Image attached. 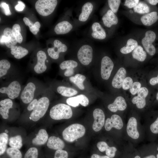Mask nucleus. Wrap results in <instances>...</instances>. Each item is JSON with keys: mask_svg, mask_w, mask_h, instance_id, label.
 <instances>
[{"mask_svg": "<svg viewBox=\"0 0 158 158\" xmlns=\"http://www.w3.org/2000/svg\"><path fill=\"white\" fill-rule=\"evenodd\" d=\"M8 141V135L5 133L0 134V155L3 154L6 150Z\"/></svg>", "mask_w": 158, "mask_h": 158, "instance_id": "36", "label": "nucleus"}, {"mask_svg": "<svg viewBox=\"0 0 158 158\" xmlns=\"http://www.w3.org/2000/svg\"><path fill=\"white\" fill-rule=\"evenodd\" d=\"M133 57L140 61H144L147 57V54L144 50L143 48L140 45H138L133 51Z\"/></svg>", "mask_w": 158, "mask_h": 158, "instance_id": "32", "label": "nucleus"}, {"mask_svg": "<svg viewBox=\"0 0 158 158\" xmlns=\"http://www.w3.org/2000/svg\"><path fill=\"white\" fill-rule=\"evenodd\" d=\"M157 150L158 151V147L157 148ZM157 158H158V154L157 155Z\"/></svg>", "mask_w": 158, "mask_h": 158, "instance_id": "60", "label": "nucleus"}, {"mask_svg": "<svg viewBox=\"0 0 158 158\" xmlns=\"http://www.w3.org/2000/svg\"><path fill=\"white\" fill-rule=\"evenodd\" d=\"M0 42L1 44L5 43L9 48L16 45L18 42L13 33L12 29L6 28L4 29L3 35L1 37Z\"/></svg>", "mask_w": 158, "mask_h": 158, "instance_id": "14", "label": "nucleus"}, {"mask_svg": "<svg viewBox=\"0 0 158 158\" xmlns=\"http://www.w3.org/2000/svg\"><path fill=\"white\" fill-rule=\"evenodd\" d=\"M117 150V148L115 147H109L105 151L106 154L111 158H113L115 155Z\"/></svg>", "mask_w": 158, "mask_h": 158, "instance_id": "46", "label": "nucleus"}, {"mask_svg": "<svg viewBox=\"0 0 158 158\" xmlns=\"http://www.w3.org/2000/svg\"><path fill=\"white\" fill-rule=\"evenodd\" d=\"M11 64L9 61L5 59L0 61V78L1 79L6 78L11 73L9 71L11 69Z\"/></svg>", "mask_w": 158, "mask_h": 158, "instance_id": "28", "label": "nucleus"}, {"mask_svg": "<svg viewBox=\"0 0 158 158\" xmlns=\"http://www.w3.org/2000/svg\"><path fill=\"white\" fill-rule=\"evenodd\" d=\"M97 147L99 150L102 152L105 151L109 147L107 143L104 141H100L98 142Z\"/></svg>", "mask_w": 158, "mask_h": 158, "instance_id": "47", "label": "nucleus"}, {"mask_svg": "<svg viewBox=\"0 0 158 158\" xmlns=\"http://www.w3.org/2000/svg\"><path fill=\"white\" fill-rule=\"evenodd\" d=\"M130 13H132L133 12V11L132 10H130Z\"/></svg>", "mask_w": 158, "mask_h": 158, "instance_id": "61", "label": "nucleus"}, {"mask_svg": "<svg viewBox=\"0 0 158 158\" xmlns=\"http://www.w3.org/2000/svg\"><path fill=\"white\" fill-rule=\"evenodd\" d=\"M123 123L121 117L117 114H113L111 118H107L105 121L104 127L106 130L109 131L114 128L120 130L123 127Z\"/></svg>", "mask_w": 158, "mask_h": 158, "instance_id": "13", "label": "nucleus"}, {"mask_svg": "<svg viewBox=\"0 0 158 158\" xmlns=\"http://www.w3.org/2000/svg\"><path fill=\"white\" fill-rule=\"evenodd\" d=\"M77 56L80 63L84 66L89 65L92 61L93 51L92 47L88 44H84L78 49Z\"/></svg>", "mask_w": 158, "mask_h": 158, "instance_id": "7", "label": "nucleus"}, {"mask_svg": "<svg viewBox=\"0 0 158 158\" xmlns=\"http://www.w3.org/2000/svg\"><path fill=\"white\" fill-rule=\"evenodd\" d=\"M49 90L46 88L41 93L36 106L31 111L29 117L32 121H37L46 113L50 102Z\"/></svg>", "mask_w": 158, "mask_h": 158, "instance_id": "2", "label": "nucleus"}, {"mask_svg": "<svg viewBox=\"0 0 158 158\" xmlns=\"http://www.w3.org/2000/svg\"><path fill=\"white\" fill-rule=\"evenodd\" d=\"M47 146L49 149L58 150L62 149L65 146V143L60 138L54 136H51L48 139Z\"/></svg>", "mask_w": 158, "mask_h": 158, "instance_id": "23", "label": "nucleus"}, {"mask_svg": "<svg viewBox=\"0 0 158 158\" xmlns=\"http://www.w3.org/2000/svg\"><path fill=\"white\" fill-rule=\"evenodd\" d=\"M93 8V5L91 2L85 3L82 7L81 13L79 16V20L81 22L87 21L92 12Z\"/></svg>", "mask_w": 158, "mask_h": 158, "instance_id": "26", "label": "nucleus"}, {"mask_svg": "<svg viewBox=\"0 0 158 158\" xmlns=\"http://www.w3.org/2000/svg\"><path fill=\"white\" fill-rule=\"evenodd\" d=\"M23 20L25 25L29 26V28H32L34 25V24L27 17H24Z\"/></svg>", "mask_w": 158, "mask_h": 158, "instance_id": "53", "label": "nucleus"}, {"mask_svg": "<svg viewBox=\"0 0 158 158\" xmlns=\"http://www.w3.org/2000/svg\"><path fill=\"white\" fill-rule=\"evenodd\" d=\"M90 158H111L107 155H100L97 154H93L91 156Z\"/></svg>", "mask_w": 158, "mask_h": 158, "instance_id": "55", "label": "nucleus"}, {"mask_svg": "<svg viewBox=\"0 0 158 158\" xmlns=\"http://www.w3.org/2000/svg\"><path fill=\"white\" fill-rule=\"evenodd\" d=\"M12 100L5 98L0 101V114L4 119H7L9 117V110L13 107Z\"/></svg>", "mask_w": 158, "mask_h": 158, "instance_id": "18", "label": "nucleus"}, {"mask_svg": "<svg viewBox=\"0 0 158 158\" xmlns=\"http://www.w3.org/2000/svg\"><path fill=\"white\" fill-rule=\"evenodd\" d=\"M48 135L46 130L44 129H40L36 137L32 140V143L36 145H44L48 140Z\"/></svg>", "mask_w": 158, "mask_h": 158, "instance_id": "25", "label": "nucleus"}, {"mask_svg": "<svg viewBox=\"0 0 158 158\" xmlns=\"http://www.w3.org/2000/svg\"><path fill=\"white\" fill-rule=\"evenodd\" d=\"M73 26L69 22L64 20L58 23L55 26L54 30L58 35L66 34L72 29Z\"/></svg>", "mask_w": 158, "mask_h": 158, "instance_id": "24", "label": "nucleus"}, {"mask_svg": "<svg viewBox=\"0 0 158 158\" xmlns=\"http://www.w3.org/2000/svg\"><path fill=\"white\" fill-rule=\"evenodd\" d=\"M42 92L36 97L33 100L28 104L27 107V109L28 111H31L33 110L37 104L41 93Z\"/></svg>", "mask_w": 158, "mask_h": 158, "instance_id": "45", "label": "nucleus"}, {"mask_svg": "<svg viewBox=\"0 0 158 158\" xmlns=\"http://www.w3.org/2000/svg\"><path fill=\"white\" fill-rule=\"evenodd\" d=\"M18 4L15 7V10L17 11H22L23 10L25 7V5L22 1H18Z\"/></svg>", "mask_w": 158, "mask_h": 158, "instance_id": "52", "label": "nucleus"}, {"mask_svg": "<svg viewBox=\"0 0 158 158\" xmlns=\"http://www.w3.org/2000/svg\"><path fill=\"white\" fill-rule=\"evenodd\" d=\"M156 37V34L154 32L148 30L146 32L145 37L142 40V43L144 49L151 56L154 55L156 52L155 47L152 44Z\"/></svg>", "mask_w": 158, "mask_h": 158, "instance_id": "8", "label": "nucleus"}, {"mask_svg": "<svg viewBox=\"0 0 158 158\" xmlns=\"http://www.w3.org/2000/svg\"><path fill=\"white\" fill-rule=\"evenodd\" d=\"M9 145L12 147L20 149L23 146L22 139L21 136L17 135L10 138L9 140Z\"/></svg>", "mask_w": 158, "mask_h": 158, "instance_id": "34", "label": "nucleus"}, {"mask_svg": "<svg viewBox=\"0 0 158 158\" xmlns=\"http://www.w3.org/2000/svg\"><path fill=\"white\" fill-rule=\"evenodd\" d=\"M40 26V23L39 22L37 21L34 24L33 26L29 29L31 32L33 34L36 35L39 31Z\"/></svg>", "mask_w": 158, "mask_h": 158, "instance_id": "51", "label": "nucleus"}, {"mask_svg": "<svg viewBox=\"0 0 158 158\" xmlns=\"http://www.w3.org/2000/svg\"><path fill=\"white\" fill-rule=\"evenodd\" d=\"M6 83L0 87L1 96H6L12 100L19 97L23 89L20 82L13 80Z\"/></svg>", "mask_w": 158, "mask_h": 158, "instance_id": "3", "label": "nucleus"}, {"mask_svg": "<svg viewBox=\"0 0 158 158\" xmlns=\"http://www.w3.org/2000/svg\"><path fill=\"white\" fill-rule=\"evenodd\" d=\"M36 56L37 61L33 67V72L36 74H41L46 72L47 69L46 64L47 55L44 51L40 50L37 53Z\"/></svg>", "mask_w": 158, "mask_h": 158, "instance_id": "10", "label": "nucleus"}, {"mask_svg": "<svg viewBox=\"0 0 158 158\" xmlns=\"http://www.w3.org/2000/svg\"><path fill=\"white\" fill-rule=\"evenodd\" d=\"M38 154L37 149L35 147H31L26 152L24 158H37Z\"/></svg>", "mask_w": 158, "mask_h": 158, "instance_id": "40", "label": "nucleus"}, {"mask_svg": "<svg viewBox=\"0 0 158 158\" xmlns=\"http://www.w3.org/2000/svg\"><path fill=\"white\" fill-rule=\"evenodd\" d=\"M66 102L68 105L73 107H78L79 104L86 107L89 104V100L85 95L80 94L68 98L66 100Z\"/></svg>", "mask_w": 158, "mask_h": 158, "instance_id": "16", "label": "nucleus"}, {"mask_svg": "<svg viewBox=\"0 0 158 158\" xmlns=\"http://www.w3.org/2000/svg\"><path fill=\"white\" fill-rule=\"evenodd\" d=\"M68 154L66 150L62 149L56 150L54 154V158H68Z\"/></svg>", "mask_w": 158, "mask_h": 158, "instance_id": "43", "label": "nucleus"}, {"mask_svg": "<svg viewBox=\"0 0 158 158\" xmlns=\"http://www.w3.org/2000/svg\"><path fill=\"white\" fill-rule=\"evenodd\" d=\"M137 93L138 95L132 98V102L133 104H136L138 108L142 109L145 106V98L148 95V90L145 87H141Z\"/></svg>", "mask_w": 158, "mask_h": 158, "instance_id": "15", "label": "nucleus"}, {"mask_svg": "<svg viewBox=\"0 0 158 158\" xmlns=\"http://www.w3.org/2000/svg\"><path fill=\"white\" fill-rule=\"evenodd\" d=\"M156 97L158 101V92L157 94Z\"/></svg>", "mask_w": 158, "mask_h": 158, "instance_id": "59", "label": "nucleus"}, {"mask_svg": "<svg viewBox=\"0 0 158 158\" xmlns=\"http://www.w3.org/2000/svg\"><path fill=\"white\" fill-rule=\"evenodd\" d=\"M138 45L136 40L130 38L128 40L126 46L121 48L120 51L123 54H128L133 51Z\"/></svg>", "mask_w": 158, "mask_h": 158, "instance_id": "33", "label": "nucleus"}, {"mask_svg": "<svg viewBox=\"0 0 158 158\" xmlns=\"http://www.w3.org/2000/svg\"><path fill=\"white\" fill-rule=\"evenodd\" d=\"M0 7L3 9L4 13L6 16H9L11 14L8 4L2 2L0 4Z\"/></svg>", "mask_w": 158, "mask_h": 158, "instance_id": "49", "label": "nucleus"}, {"mask_svg": "<svg viewBox=\"0 0 158 158\" xmlns=\"http://www.w3.org/2000/svg\"><path fill=\"white\" fill-rule=\"evenodd\" d=\"M11 54L17 59H21L28 53V50L21 46L15 45L11 48Z\"/></svg>", "mask_w": 158, "mask_h": 158, "instance_id": "30", "label": "nucleus"}, {"mask_svg": "<svg viewBox=\"0 0 158 158\" xmlns=\"http://www.w3.org/2000/svg\"><path fill=\"white\" fill-rule=\"evenodd\" d=\"M50 117L55 120L68 119L72 116V109L68 105L59 103L53 106L49 112Z\"/></svg>", "mask_w": 158, "mask_h": 158, "instance_id": "5", "label": "nucleus"}, {"mask_svg": "<svg viewBox=\"0 0 158 158\" xmlns=\"http://www.w3.org/2000/svg\"><path fill=\"white\" fill-rule=\"evenodd\" d=\"M121 1L120 0H108V2L111 10L114 13H116L118 9Z\"/></svg>", "mask_w": 158, "mask_h": 158, "instance_id": "41", "label": "nucleus"}, {"mask_svg": "<svg viewBox=\"0 0 158 158\" xmlns=\"http://www.w3.org/2000/svg\"><path fill=\"white\" fill-rule=\"evenodd\" d=\"M114 67V63L110 57L105 56L102 58L101 66V75L102 79L104 80L109 79Z\"/></svg>", "mask_w": 158, "mask_h": 158, "instance_id": "9", "label": "nucleus"}, {"mask_svg": "<svg viewBox=\"0 0 158 158\" xmlns=\"http://www.w3.org/2000/svg\"><path fill=\"white\" fill-rule=\"evenodd\" d=\"M57 4L56 0H38L35 4V8L40 15L48 16L53 12Z\"/></svg>", "mask_w": 158, "mask_h": 158, "instance_id": "6", "label": "nucleus"}, {"mask_svg": "<svg viewBox=\"0 0 158 158\" xmlns=\"http://www.w3.org/2000/svg\"><path fill=\"white\" fill-rule=\"evenodd\" d=\"M143 158H156L155 156L153 155H150L146 157H145Z\"/></svg>", "mask_w": 158, "mask_h": 158, "instance_id": "57", "label": "nucleus"}, {"mask_svg": "<svg viewBox=\"0 0 158 158\" xmlns=\"http://www.w3.org/2000/svg\"><path fill=\"white\" fill-rule=\"evenodd\" d=\"M13 33L17 42L21 43L23 40L22 36L20 33V27L19 25L16 24L13 25L12 28Z\"/></svg>", "mask_w": 158, "mask_h": 158, "instance_id": "38", "label": "nucleus"}, {"mask_svg": "<svg viewBox=\"0 0 158 158\" xmlns=\"http://www.w3.org/2000/svg\"><path fill=\"white\" fill-rule=\"evenodd\" d=\"M46 88L39 81L31 80L23 88L19 96L20 99L24 104H28Z\"/></svg>", "mask_w": 158, "mask_h": 158, "instance_id": "1", "label": "nucleus"}, {"mask_svg": "<svg viewBox=\"0 0 158 158\" xmlns=\"http://www.w3.org/2000/svg\"><path fill=\"white\" fill-rule=\"evenodd\" d=\"M147 1L152 5H156L158 3V0H148Z\"/></svg>", "mask_w": 158, "mask_h": 158, "instance_id": "56", "label": "nucleus"}, {"mask_svg": "<svg viewBox=\"0 0 158 158\" xmlns=\"http://www.w3.org/2000/svg\"><path fill=\"white\" fill-rule=\"evenodd\" d=\"M127 107V104L124 98L121 96H118L115 99L113 102L109 104L108 109L111 112H116L118 111H123Z\"/></svg>", "mask_w": 158, "mask_h": 158, "instance_id": "19", "label": "nucleus"}, {"mask_svg": "<svg viewBox=\"0 0 158 158\" xmlns=\"http://www.w3.org/2000/svg\"><path fill=\"white\" fill-rule=\"evenodd\" d=\"M150 128L152 133H158V117L156 120L151 124Z\"/></svg>", "mask_w": 158, "mask_h": 158, "instance_id": "50", "label": "nucleus"}, {"mask_svg": "<svg viewBox=\"0 0 158 158\" xmlns=\"http://www.w3.org/2000/svg\"><path fill=\"white\" fill-rule=\"evenodd\" d=\"M94 118L92 128L95 132L101 130L105 124V116L103 111L100 109H95L93 112Z\"/></svg>", "mask_w": 158, "mask_h": 158, "instance_id": "12", "label": "nucleus"}, {"mask_svg": "<svg viewBox=\"0 0 158 158\" xmlns=\"http://www.w3.org/2000/svg\"><path fill=\"white\" fill-rule=\"evenodd\" d=\"M133 10L135 13L142 14L148 13L150 11V8L146 4L140 2L133 8Z\"/></svg>", "mask_w": 158, "mask_h": 158, "instance_id": "37", "label": "nucleus"}, {"mask_svg": "<svg viewBox=\"0 0 158 158\" xmlns=\"http://www.w3.org/2000/svg\"><path fill=\"white\" fill-rule=\"evenodd\" d=\"M54 47L49 48L47 51L50 57L53 59L56 60L59 58L60 53L66 52L68 48L66 45L58 40H56L54 41Z\"/></svg>", "mask_w": 158, "mask_h": 158, "instance_id": "11", "label": "nucleus"}, {"mask_svg": "<svg viewBox=\"0 0 158 158\" xmlns=\"http://www.w3.org/2000/svg\"><path fill=\"white\" fill-rule=\"evenodd\" d=\"M78 66V63L76 61L70 60L64 61L62 62L59 65V67L62 70H73Z\"/></svg>", "mask_w": 158, "mask_h": 158, "instance_id": "35", "label": "nucleus"}, {"mask_svg": "<svg viewBox=\"0 0 158 158\" xmlns=\"http://www.w3.org/2000/svg\"><path fill=\"white\" fill-rule=\"evenodd\" d=\"M56 91L61 96L69 97H73L78 93L77 91L75 90L63 85L57 86Z\"/></svg>", "mask_w": 158, "mask_h": 158, "instance_id": "29", "label": "nucleus"}, {"mask_svg": "<svg viewBox=\"0 0 158 158\" xmlns=\"http://www.w3.org/2000/svg\"><path fill=\"white\" fill-rule=\"evenodd\" d=\"M91 35L94 39L102 40L106 36V32L100 24L97 22L94 23L92 25Z\"/></svg>", "mask_w": 158, "mask_h": 158, "instance_id": "21", "label": "nucleus"}, {"mask_svg": "<svg viewBox=\"0 0 158 158\" xmlns=\"http://www.w3.org/2000/svg\"><path fill=\"white\" fill-rule=\"evenodd\" d=\"M126 72L123 67L120 68L114 76L111 82L112 86L116 88L119 89L122 87L124 80L126 78Z\"/></svg>", "mask_w": 158, "mask_h": 158, "instance_id": "20", "label": "nucleus"}, {"mask_svg": "<svg viewBox=\"0 0 158 158\" xmlns=\"http://www.w3.org/2000/svg\"><path fill=\"white\" fill-rule=\"evenodd\" d=\"M133 83V80L131 78L129 77H126L123 82L122 87L124 90H128L130 88Z\"/></svg>", "mask_w": 158, "mask_h": 158, "instance_id": "44", "label": "nucleus"}, {"mask_svg": "<svg viewBox=\"0 0 158 158\" xmlns=\"http://www.w3.org/2000/svg\"><path fill=\"white\" fill-rule=\"evenodd\" d=\"M134 158H141L140 157L138 156V155H137L134 157Z\"/></svg>", "mask_w": 158, "mask_h": 158, "instance_id": "58", "label": "nucleus"}, {"mask_svg": "<svg viewBox=\"0 0 158 158\" xmlns=\"http://www.w3.org/2000/svg\"><path fill=\"white\" fill-rule=\"evenodd\" d=\"M86 78L85 75L80 74H77L74 76L70 77L69 79L70 81L75 84L80 89L83 90L85 89L83 82Z\"/></svg>", "mask_w": 158, "mask_h": 158, "instance_id": "31", "label": "nucleus"}, {"mask_svg": "<svg viewBox=\"0 0 158 158\" xmlns=\"http://www.w3.org/2000/svg\"><path fill=\"white\" fill-rule=\"evenodd\" d=\"M7 155L10 158H22L21 152L19 149L14 147H10L6 150Z\"/></svg>", "mask_w": 158, "mask_h": 158, "instance_id": "39", "label": "nucleus"}, {"mask_svg": "<svg viewBox=\"0 0 158 158\" xmlns=\"http://www.w3.org/2000/svg\"><path fill=\"white\" fill-rule=\"evenodd\" d=\"M141 84L138 82H135L130 88V91L132 95H134L136 94L141 88Z\"/></svg>", "mask_w": 158, "mask_h": 158, "instance_id": "42", "label": "nucleus"}, {"mask_svg": "<svg viewBox=\"0 0 158 158\" xmlns=\"http://www.w3.org/2000/svg\"><path fill=\"white\" fill-rule=\"evenodd\" d=\"M139 0H126L124 4V6L129 8H134L139 2Z\"/></svg>", "mask_w": 158, "mask_h": 158, "instance_id": "48", "label": "nucleus"}, {"mask_svg": "<svg viewBox=\"0 0 158 158\" xmlns=\"http://www.w3.org/2000/svg\"><path fill=\"white\" fill-rule=\"evenodd\" d=\"M102 19L104 25L108 28L117 24L118 22L117 17L111 9L107 11L103 16Z\"/></svg>", "mask_w": 158, "mask_h": 158, "instance_id": "22", "label": "nucleus"}, {"mask_svg": "<svg viewBox=\"0 0 158 158\" xmlns=\"http://www.w3.org/2000/svg\"><path fill=\"white\" fill-rule=\"evenodd\" d=\"M158 19L157 13L153 11L142 16L141 20L142 24L147 26H150L155 23Z\"/></svg>", "mask_w": 158, "mask_h": 158, "instance_id": "27", "label": "nucleus"}, {"mask_svg": "<svg viewBox=\"0 0 158 158\" xmlns=\"http://www.w3.org/2000/svg\"><path fill=\"white\" fill-rule=\"evenodd\" d=\"M85 133L84 126L79 123L71 124L63 131L62 135L63 139L68 142H72L83 137Z\"/></svg>", "mask_w": 158, "mask_h": 158, "instance_id": "4", "label": "nucleus"}, {"mask_svg": "<svg viewBox=\"0 0 158 158\" xmlns=\"http://www.w3.org/2000/svg\"><path fill=\"white\" fill-rule=\"evenodd\" d=\"M128 135L134 139H138L140 136L137 129V121L135 118L132 117L128 120L126 128Z\"/></svg>", "mask_w": 158, "mask_h": 158, "instance_id": "17", "label": "nucleus"}, {"mask_svg": "<svg viewBox=\"0 0 158 158\" xmlns=\"http://www.w3.org/2000/svg\"><path fill=\"white\" fill-rule=\"evenodd\" d=\"M150 84L152 85H154L158 84V75L157 77L151 78L149 81Z\"/></svg>", "mask_w": 158, "mask_h": 158, "instance_id": "54", "label": "nucleus"}]
</instances>
